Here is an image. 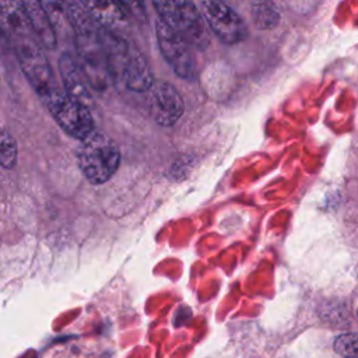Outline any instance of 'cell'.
<instances>
[{"instance_id":"cell-9","label":"cell","mask_w":358,"mask_h":358,"mask_svg":"<svg viewBox=\"0 0 358 358\" xmlns=\"http://www.w3.org/2000/svg\"><path fill=\"white\" fill-rule=\"evenodd\" d=\"M59 71L64 92L90 109L94 105V88L80 60L69 52L62 53L59 57Z\"/></svg>"},{"instance_id":"cell-8","label":"cell","mask_w":358,"mask_h":358,"mask_svg":"<svg viewBox=\"0 0 358 358\" xmlns=\"http://www.w3.org/2000/svg\"><path fill=\"white\" fill-rule=\"evenodd\" d=\"M148 91V109L152 119L159 126H173L183 113V101L178 90L168 81H155Z\"/></svg>"},{"instance_id":"cell-15","label":"cell","mask_w":358,"mask_h":358,"mask_svg":"<svg viewBox=\"0 0 358 358\" xmlns=\"http://www.w3.org/2000/svg\"><path fill=\"white\" fill-rule=\"evenodd\" d=\"M18 159V148L15 138L7 131L0 130V165L6 169L15 166Z\"/></svg>"},{"instance_id":"cell-6","label":"cell","mask_w":358,"mask_h":358,"mask_svg":"<svg viewBox=\"0 0 358 358\" xmlns=\"http://www.w3.org/2000/svg\"><path fill=\"white\" fill-rule=\"evenodd\" d=\"M17 60L32 88L42 96L56 90L50 64L34 39H24L14 45Z\"/></svg>"},{"instance_id":"cell-17","label":"cell","mask_w":358,"mask_h":358,"mask_svg":"<svg viewBox=\"0 0 358 358\" xmlns=\"http://www.w3.org/2000/svg\"><path fill=\"white\" fill-rule=\"evenodd\" d=\"M357 313H358V310H357Z\"/></svg>"},{"instance_id":"cell-11","label":"cell","mask_w":358,"mask_h":358,"mask_svg":"<svg viewBox=\"0 0 358 358\" xmlns=\"http://www.w3.org/2000/svg\"><path fill=\"white\" fill-rule=\"evenodd\" d=\"M83 4L101 27L113 32L127 25L131 15L129 3L85 1Z\"/></svg>"},{"instance_id":"cell-12","label":"cell","mask_w":358,"mask_h":358,"mask_svg":"<svg viewBox=\"0 0 358 358\" xmlns=\"http://www.w3.org/2000/svg\"><path fill=\"white\" fill-rule=\"evenodd\" d=\"M124 85L134 92H144L151 88L154 84L152 71L144 55L131 43L129 57L122 74Z\"/></svg>"},{"instance_id":"cell-16","label":"cell","mask_w":358,"mask_h":358,"mask_svg":"<svg viewBox=\"0 0 358 358\" xmlns=\"http://www.w3.org/2000/svg\"><path fill=\"white\" fill-rule=\"evenodd\" d=\"M334 350L344 358H358V333H345L334 340Z\"/></svg>"},{"instance_id":"cell-4","label":"cell","mask_w":358,"mask_h":358,"mask_svg":"<svg viewBox=\"0 0 358 358\" xmlns=\"http://www.w3.org/2000/svg\"><path fill=\"white\" fill-rule=\"evenodd\" d=\"M43 101L53 119L69 136L81 141L95 130L90 109L66 92L56 88Z\"/></svg>"},{"instance_id":"cell-1","label":"cell","mask_w":358,"mask_h":358,"mask_svg":"<svg viewBox=\"0 0 358 358\" xmlns=\"http://www.w3.org/2000/svg\"><path fill=\"white\" fill-rule=\"evenodd\" d=\"M67 14L73 28V38L80 57L78 60L85 70L92 88L103 91L112 78L101 42V25L81 3H67Z\"/></svg>"},{"instance_id":"cell-14","label":"cell","mask_w":358,"mask_h":358,"mask_svg":"<svg viewBox=\"0 0 358 358\" xmlns=\"http://www.w3.org/2000/svg\"><path fill=\"white\" fill-rule=\"evenodd\" d=\"M252 20L256 27L268 29L277 25L280 13L271 3H255L252 6Z\"/></svg>"},{"instance_id":"cell-10","label":"cell","mask_w":358,"mask_h":358,"mask_svg":"<svg viewBox=\"0 0 358 358\" xmlns=\"http://www.w3.org/2000/svg\"><path fill=\"white\" fill-rule=\"evenodd\" d=\"M0 31L15 45L29 39V22L22 3L0 1Z\"/></svg>"},{"instance_id":"cell-2","label":"cell","mask_w":358,"mask_h":358,"mask_svg":"<svg viewBox=\"0 0 358 358\" xmlns=\"http://www.w3.org/2000/svg\"><path fill=\"white\" fill-rule=\"evenodd\" d=\"M77 161L83 175L94 185L109 180L119 168L120 151L117 144L103 131L94 130L77 148Z\"/></svg>"},{"instance_id":"cell-5","label":"cell","mask_w":358,"mask_h":358,"mask_svg":"<svg viewBox=\"0 0 358 358\" xmlns=\"http://www.w3.org/2000/svg\"><path fill=\"white\" fill-rule=\"evenodd\" d=\"M155 35L159 50L171 69L180 78L189 81L196 80L197 66L193 48L161 20H157L155 22Z\"/></svg>"},{"instance_id":"cell-3","label":"cell","mask_w":358,"mask_h":358,"mask_svg":"<svg viewBox=\"0 0 358 358\" xmlns=\"http://www.w3.org/2000/svg\"><path fill=\"white\" fill-rule=\"evenodd\" d=\"M159 20L179 34L192 48L204 50L210 34L204 17L192 1H154Z\"/></svg>"},{"instance_id":"cell-13","label":"cell","mask_w":358,"mask_h":358,"mask_svg":"<svg viewBox=\"0 0 358 358\" xmlns=\"http://www.w3.org/2000/svg\"><path fill=\"white\" fill-rule=\"evenodd\" d=\"M22 4L28 17L29 28L38 38L39 43L46 49H55L57 36L43 4L39 1H24Z\"/></svg>"},{"instance_id":"cell-7","label":"cell","mask_w":358,"mask_h":358,"mask_svg":"<svg viewBox=\"0 0 358 358\" xmlns=\"http://www.w3.org/2000/svg\"><path fill=\"white\" fill-rule=\"evenodd\" d=\"M203 17L214 35L227 45H235L246 38L248 29L236 11L222 1H201Z\"/></svg>"}]
</instances>
